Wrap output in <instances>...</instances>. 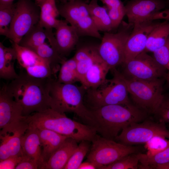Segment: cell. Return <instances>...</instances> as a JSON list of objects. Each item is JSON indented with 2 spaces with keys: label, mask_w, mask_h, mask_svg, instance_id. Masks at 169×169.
I'll list each match as a JSON object with an SVG mask.
<instances>
[{
  "label": "cell",
  "mask_w": 169,
  "mask_h": 169,
  "mask_svg": "<svg viewBox=\"0 0 169 169\" xmlns=\"http://www.w3.org/2000/svg\"><path fill=\"white\" fill-rule=\"evenodd\" d=\"M85 91L82 85L79 86L74 84L62 83L52 78L49 90L50 108L62 113H73L86 124L89 119L90 110L84 103Z\"/></svg>",
  "instance_id": "277c9868"
},
{
  "label": "cell",
  "mask_w": 169,
  "mask_h": 169,
  "mask_svg": "<svg viewBox=\"0 0 169 169\" xmlns=\"http://www.w3.org/2000/svg\"><path fill=\"white\" fill-rule=\"evenodd\" d=\"M25 121L28 126L50 130L73 138L78 142H91L97 133L91 126L73 120L65 113L51 108L26 116Z\"/></svg>",
  "instance_id": "3957f363"
},
{
  "label": "cell",
  "mask_w": 169,
  "mask_h": 169,
  "mask_svg": "<svg viewBox=\"0 0 169 169\" xmlns=\"http://www.w3.org/2000/svg\"><path fill=\"white\" fill-rule=\"evenodd\" d=\"M16 57L12 47L8 48L0 43V77L5 79L12 80L18 74L16 73L14 66Z\"/></svg>",
  "instance_id": "cb8c5ba5"
},
{
  "label": "cell",
  "mask_w": 169,
  "mask_h": 169,
  "mask_svg": "<svg viewBox=\"0 0 169 169\" xmlns=\"http://www.w3.org/2000/svg\"><path fill=\"white\" fill-rule=\"evenodd\" d=\"M26 118L21 106L8 92L4 85L0 91V135L12 132Z\"/></svg>",
  "instance_id": "4fadbf2b"
},
{
  "label": "cell",
  "mask_w": 169,
  "mask_h": 169,
  "mask_svg": "<svg viewBox=\"0 0 169 169\" xmlns=\"http://www.w3.org/2000/svg\"><path fill=\"white\" fill-rule=\"evenodd\" d=\"M81 142L64 169H78L90 148L89 141H83Z\"/></svg>",
  "instance_id": "1f68e13d"
},
{
  "label": "cell",
  "mask_w": 169,
  "mask_h": 169,
  "mask_svg": "<svg viewBox=\"0 0 169 169\" xmlns=\"http://www.w3.org/2000/svg\"><path fill=\"white\" fill-rule=\"evenodd\" d=\"M113 70V77L106 81L99 87L86 90L88 103L91 108L104 106L124 105L130 103L128 92L121 73L115 68Z\"/></svg>",
  "instance_id": "8992f818"
},
{
  "label": "cell",
  "mask_w": 169,
  "mask_h": 169,
  "mask_svg": "<svg viewBox=\"0 0 169 169\" xmlns=\"http://www.w3.org/2000/svg\"><path fill=\"white\" fill-rule=\"evenodd\" d=\"M23 155L37 161L38 169L41 163L42 146L37 128L28 126L21 140Z\"/></svg>",
  "instance_id": "44dd1931"
},
{
  "label": "cell",
  "mask_w": 169,
  "mask_h": 169,
  "mask_svg": "<svg viewBox=\"0 0 169 169\" xmlns=\"http://www.w3.org/2000/svg\"><path fill=\"white\" fill-rule=\"evenodd\" d=\"M137 153L126 155L114 163L103 166L101 169H137L139 168Z\"/></svg>",
  "instance_id": "d6a6232c"
},
{
  "label": "cell",
  "mask_w": 169,
  "mask_h": 169,
  "mask_svg": "<svg viewBox=\"0 0 169 169\" xmlns=\"http://www.w3.org/2000/svg\"><path fill=\"white\" fill-rule=\"evenodd\" d=\"M38 164L36 160L22 155V159L15 169H37Z\"/></svg>",
  "instance_id": "ab89813d"
},
{
  "label": "cell",
  "mask_w": 169,
  "mask_h": 169,
  "mask_svg": "<svg viewBox=\"0 0 169 169\" xmlns=\"http://www.w3.org/2000/svg\"><path fill=\"white\" fill-rule=\"evenodd\" d=\"M160 122H169V96L164 95L162 100L154 114Z\"/></svg>",
  "instance_id": "74e56055"
},
{
  "label": "cell",
  "mask_w": 169,
  "mask_h": 169,
  "mask_svg": "<svg viewBox=\"0 0 169 169\" xmlns=\"http://www.w3.org/2000/svg\"><path fill=\"white\" fill-rule=\"evenodd\" d=\"M100 58L97 50V47H94L91 52L80 60L76 61L77 70L80 82L81 83L85 74L96 61Z\"/></svg>",
  "instance_id": "e575fe53"
},
{
  "label": "cell",
  "mask_w": 169,
  "mask_h": 169,
  "mask_svg": "<svg viewBox=\"0 0 169 169\" xmlns=\"http://www.w3.org/2000/svg\"><path fill=\"white\" fill-rule=\"evenodd\" d=\"M139 166L140 169H150L152 166L169 162V146L162 151L153 156H149L146 154L138 153Z\"/></svg>",
  "instance_id": "4dcf8cb0"
},
{
  "label": "cell",
  "mask_w": 169,
  "mask_h": 169,
  "mask_svg": "<svg viewBox=\"0 0 169 169\" xmlns=\"http://www.w3.org/2000/svg\"><path fill=\"white\" fill-rule=\"evenodd\" d=\"M96 169L95 166L91 162L88 161L82 162L78 169Z\"/></svg>",
  "instance_id": "60d3db41"
},
{
  "label": "cell",
  "mask_w": 169,
  "mask_h": 169,
  "mask_svg": "<svg viewBox=\"0 0 169 169\" xmlns=\"http://www.w3.org/2000/svg\"><path fill=\"white\" fill-rule=\"evenodd\" d=\"M165 79L166 81L167 85L169 86V73H167Z\"/></svg>",
  "instance_id": "ee69618b"
},
{
  "label": "cell",
  "mask_w": 169,
  "mask_h": 169,
  "mask_svg": "<svg viewBox=\"0 0 169 169\" xmlns=\"http://www.w3.org/2000/svg\"><path fill=\"white\" fill-rule=\"evenodd\" d=\"M91 142L87 161L93 163L96 169L112 163L127 155L136 153L139 150L137 147L117 142L97 134Z\"/></svg>",
  "instance_id": "ba28073f"
},
{
  "label": "cell",
  "mask_w": 169,
  "mask_h": 169,
  "mask_svg": "<svg viewBox=\"0 0 169 169\" xmlns=\"http://www.w3.org/2000/svg\"><path fill=\"white\" fill-rule=\"evenodd\" d=\"M167 1L169 3V0H167Z\"/></svg>",
  "instance_id": "7dc6e473"
},
{
  "label": "cell",
  "mask_w": 169,
  "mask_h": 169,
  "mask_svg": "<svg viewBox=\"0 0 169 169\" xmlns=\"http://www.w3.org/2000/svg\"><path fill=\"white\" fill-rule=\"evenodd\" d=\"M15 3L0 5V34L7 36L15 13Z\"/></svg>",
  "instance_id": "836d02e7"
},
{
  "label": "cell",
  "mask_w": 169,
  "mask_h": 169,
  "mask_svg": "<svg viewBox=\"0 0 169 169\" xmlns=\"http://www.w3.org/2000/svg\"><path fill=\"white\" fill-rule=\"evenodd\" d=\"M165 0H129L125 6L128 23L134 24L154 20L155 16L166 7Z\"/></svg>",
  "instance_id": "2e32d148"
},
{
  "label": "cell",
  "mask_w": 169,
  "mask_h": 169,
  "mask_svg": "<svg viewBox=\"0 0 169 169\" xmlns=\"http://www.w3.org/2000/svg\"><path fill=\"white\" fill-rule=\"evenodd\" d=\"M19 65L30 75L39 78H53L55 72L35 52L12 42Z\"/></svg>",
  "instance_id": "5bb4252c"
},
{
  "label": "cell",
  "mask_w": 169,
  "mask_h": 169,
  "mask_svg": "<svg viewBox=\"0 0 169 169\" xmlns=\"http://www.w3.org/2000/svg\"><path fill=\"white\" fill-rule=\"evenodd\" d=\"M57 81L62 83L74 84L80 82L77 70V63L73 58L64 60L61 64Z\"/></svg>",
  "instance_id": "83f0119b"
},
{
  "label": "cell",
  "mask_w": 169,
  "mask_h": 169,
  "mask_svg": "<svg viewBox=\"0 0 169 169\" xmlns=\"http://www.w3.org/2000/svg\"><path fill=\"white\" fill-rule=\"evenodd\" d=\"M161 135H157L151 138L146 143L145 147L147 150L146 154L149 156L155 155L169 146V140Z\"/></svg>",
  "instance_id": "d590c367"
},
{
  "label": "cell",
  "mask_w": 169,
  "mask_h": 169,
  "mask_svg": "<svg viewBox=\"0 0 169 169\" xmlns=\"http://www.w3.org/2000/svg\"><path fill=\"white\" fill-rule=\"evenodd\" d=\"M127 0V1H129V0Z\"/></svg>",
  "instance_id": "c3c4849f"
},
{
  "label": "cell",
  "mask_w": 169,
  "mask_h": 169,
  "mask_svg": "<svg viewBox=\"0 0 169 169\" xmlns=\"http://www.w3.org/2000/svg\"><path fill=\"white\" fill-rule=\"evenodd\" d=\"M78 142L68 137L55 151L41 169H63L78 146Z\"/></svg>",
  "instance_id": "ffe728a7"
},
{
  "label": "cell",
  "mask_w": 169,
  "mask_h": 169,
  "mask_svg": "<svg viewBox=\"0 0 169 169\" xmlns=\"http://www.w3.org/2000/svg\"><path fill=\"white\" fill-rule=\"evenodd\" d=\"M39 7V25L47 29L55 28L61 21L57 19L59 14L55 0H45Z\"/></svg>",
  "instance_id": "d4e9b609"
},
{
  "label": "cell",
  "mask_w": 169,
  "mask_h": 169,
  "mask_svg": "<svg viewBox=\"0 0 169 169\" xmlns=\"http://www.w3.org/2000/svg\"><path fill=\"white\" fill-rule=\"evenodd\" d=\"M110 70L100 58L90 67L85 74L81 83L86 90L97 88L106 80V76Z\"/></svg>",
  "instance_id": "7402d4cb"
},
{
  "label": "cell",
  "mask_w": 169,
  "mask_h": 169,
  "mask_svg": "<svg viewBox=\"0 0 169 169\" xmlns=\"http://www.w3.org/2000/svg\"><path fill=\"white\" fill-rule=\"evenodd\" d=\"M153 53V58L169 73V37L165 44Z\"/></svg>",
  "instance_id": "8d00e7d4"
},
{
  "label": "cell",
  "mask_w": 169,
  "mask_h": 169,
  "mask_svg": "<svg viewBox=\"0 0 169 169\" xmlns=\"http://www.w3.org/2000/svg\"><path fill=\"white\" fill-rule=\"evenodd\" d=\"M60 2L62 3H65L74 0H57Z\"/></svg>",
  "instance_id": "bcb514c9"
},
{
  "label": "cell",
  "mask_w": 169,
  "mask_h": 169,
  "mask_svg": "<svg viewBox=\"0 0 169 169\" xmlns=\"http://www.w3.org/2000/svg\"><path fill=\"white\" fill-rule=\"evenodd\" d=\"M90 110L87 125L105 138L115 140L119 132L131 124L145 120L147 113L131 103L105 105Z\"/></svg>",
  "instance_id": "6da1fadb"
},
{
  "label": "cell",
  "mask_w": 169,
  "mask_h": 169,
  "mask_svg": "<svg viewBox=\"0 0 169 169\" xmlns=\"http://www.w3.org/2000/svg\"><path fill=\"white\" fill-rule=\"evenodd\" d=\"M36 2V3L39 6L45 0H35Z\"/></svg>",
  "instance_id": "f6af8a7d"
},
{
  "label": "cell",
  "mask_w": 169,
  "mask_h": 169,
  "mask_svg": "<svg viewBox=\"0 0 169 169\" xmlns=\"http://www.w3.org/2000/svg\"><path fill=\"white\" fill-rule=\"evenodd\" d=\"M47 37L46 29L38 23L24 36L18 44L33 50L44 43Z\"/></svg>",
  "instance_id": "4316f807"
},
{
  "label": "cell",
  "mask_w": 169,
  "mask_h": 169,
  "mask_svg": "<svg viewBox=\"0 0 169 169\" xmlns=\"http://www.w3.org/2000/svg\"><path fill=\"white\" fill-rule=\"evenodd\" d=\"M125 77L140 80H151L166 79V69L145 51L123 64Z\"/></svg>",
  "instance_id": "7c38bea8"
},
{
  "label": "cell",
  "mask_w": 169,
  "mask_h": 169,
  "mask_svg": "<svg viewBox=\"0 0 169 169\" xmlns=\"http://www.w3.org/2000/svg\"><path fill=\"white\" fill-rule=\"evenodd\" d=\"M133 26L122 21L116 33H104L97 50L101 58L110 69L124 64L125 45Z\"/></svg>",
  "instance_id": "52a82bcc"
},
{
  "label": "cell",
  "mask_w": 169,
  "mask_h": 169,
  "mask_svg": "<svg viewBox=\"0 0 169 169\" xmlns=\"http://www.w3.org/2000/svg\"><path fill=\"white\" fill-rule=\"evenodd\" d=\"M32 50L45 61L55 73L58 64L65 60L45 42Z\"/></svg>",
  "instance_id": "f1b7e54d"
},
{
  "label": "cell",
  "mask_w": 169,
  "mask_h": 169,
  "mask_svg": "<svg viewBox=\"0 0 169 169\" xmlns=\"http://www.w3.org/2000/svg\"><path fill=\"white\" fill-rule=\"evenodd\" d=\"M37 129L42 146L41 163L39 168L41 169L53 154L69 137L50 130Z\"/></svg>",
  "instance_id": "d6986e66"
},
{
  "label": "cell",
  "mask_w": 169,
  "mask_h": 169,
  "mask_svg": "<svg viewBox=\"0 0 169 169\" xmlns=\"http://www.w3.org/2000/svg\"><path fill=\"white\" fill-rule=\"evenodd\" d=\"M59 14L76 30L79 36H89L102 39L91 17L88 3L84 0H74L62 3Z\"/></svg>",
  "instance_id": "9c48e42d"
},
{
  "label": "cell",
  "mask_w": 169,
  "mask_h": 169,
  "mask_svg": "<svg viewBox=\"0 0 169 169\" xmlns=\"http://www.w3.org/2000/svg\"><path fill=\"white\" fill-rule=\"evenodd\" d=\"M121 75L134 104L147 114H154L163 97L165 78L144 80L127 78L122 73Z\"/></svg>",
  "instance_id": "5b68a950"
},
{
  "label": "cell",
  "mask_w": 169,
  "mask_h": 169,
  "mask_svg": "<svg viewBox=\"0 0 169 169\" xmlns=\"http://www.w3.org/2000/svg\"><path fill=\"white\" fill-rule=\"evenodd\" d=\"M30 0H18L6 37L18 44L22 38L38 22L40 9Z\"/></svg>",
  "instance_id": "30bf717a"
},
{
  "label": "cell",
  "mask_w": 169,
  "mask_h": 169,
  "mask_svg": "<svg viewBox=\"0 0 169 169\" xmlns=\"http://www.w3.org/2000/svg\"><path fill=\"white\" fill-rule=\"evenodd\" d=\"M155 20L145 21L134 24L125 45L124 64L145 51L150 34L160 23Z\"/></svg>",
  "instance_id": "9a60e30c"
},
{
  "label": "cell",
  "mask_w": 169,
  "mask_h": 169,
  "mask_svg": "<svg viewBox=\"0 0 169 169\" xmlns=\"http://www.w3.org/2000/svg\"><path fill=\"white\" fill-rule=\"evenodd\" d=\"M39 78L21 72L18 77L5 84L8 92L21 106L23 115L27 116L50 108L51 79Z\"/></svg>",
  "instance_id": "7a4b0ae2"
},
{
  "label": "cell",
  "mask_w": 169,
  "mask_h": 169,
  "mask_svg": "<svg viewBox=\"0 0 169 169\" xmlns=\"http://www.w3.org/2000/svg\"><path fill=\"white\" fill-rule=\"evenodd\" d=\"M14 0H0V5H7L13 3Z\"/></svg>",
  "instance_id": "7bdbcfd3"
},
{
  "label": "cell",
  "mask_w": 169,
  "mask_h": 169,
  "mask_svg": "<svg viewBox=\"0 0 169 169\" xmlns=\"http://www.w3.org/2000/svg\"><path fill=\"white\" fill-rule=\"evenodd\" d=\"M98 0H91L88 3V7L94 25L99 32H110L114 29L113 25L105 6H101Z\"/></svg>",
  "instance_id": "603a6c76"
},
{
  "label": "cell",
  "mask_w": 169,
  "mask_h": 169,
  "mask_svg": "<svg viewBox=\"0 0 169 169\" xmlns=\"http://www.w3.org/2000/svg\"><path fill=\"white\" fill-rule=\"evenodd\" d=\"M68 23L65 20H61L55 28L54 37L48 40L50 46L63 57L72 51L79 39L76 30Z\"/></svg>",
  "instance_id": "e0dca14e"
},
{
  "label": "cell",
  "mask_w": 169,
  "mask_h": 169,
  "mask_svg": "<svg viewBox=\"0 0 169 169\" xmlns=\"http://www.w3.org/2000/svg\"><path fill=\"white\" fill-rule=\"evenodd\" d=\"M106 7L114 29H117L125 15V6L121 0H100Z\"/></svg>",
  "instance_id": "f546056e"
},
{
  "label": "cell",
  "mask_w": 169,
  "mask_h": 169,
  "mask_svg": "<svg viewBox=\"0 0 169 169\" xmlns=\"http://www.w3.org/2000/svg\"><path fill=\"white\" fill-rule=\"evenodd\" d=\"M151 169H169V162L163 164L152 166Z\"/></svg>",
  "instance_id": "b9f144b4"
},
{
  "label": "cell",
  "mask_w": 169,
  "mask_h": 169,
  "mask_svg": "<svg viewBox=\"0 0 169 169\" xmlns=\"http://www.w3.org/2000/svg\"><path fill=\"white\" fill-rule=\"evenodd\" d=\"M132 123L123 129L115 138L118 142L128 145L146 143L157 135L169 138V131L165 123L145 120L141 123Z\"/></svg>",
  "instance_id": "8fae6325"
},
{
  "label": "cell",
  "mask_w": 169,
  "mask_h": 169,
  "mask_svg": "<svg viewBox=\"0 0 169 169\" xmlns=\"http://www.w3.org/2000/svg\"><path fill=\"white\" fill-rule=\"evenodd\" d=\"M169 37V22L160 23L150 34L145 51L153 53L165 44Z\"/></svg>",
  "instance_id": "484cf974"
},
{
  "label": "cell",
  "mask_w": 169,
  "mask_h": 169,
  "mask_svg": "<svg viewBox=\"0 0 169 169\" xmlns=\"http://www.w3.org/2000/svg\"><path fill=\"white\" fill-rule=\"evenodd\" d=\"M22 157V155L12 156L0 161V169H15Z\"/></svg>",
  "instance_id": "f35d334b"
},
{
  "label": "cell",
  "mask_w": 169,
  "mask_h": 169,
  "mask_svg": "<svg viewBox=\"0 0 169 169\" xmlns=\"http://www.w3.org/2000/svg\"><path fill=\"white\" fill-rule=\"evenodd\" d=\"M28 127L25 120L12 132L0 135V161L11 156L23 155L21 140Z\"/></svg>",
  "instance_id": "ac0fdd59"
}]
</instances>
